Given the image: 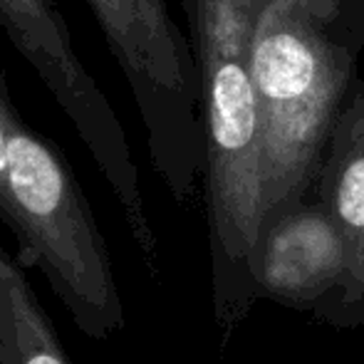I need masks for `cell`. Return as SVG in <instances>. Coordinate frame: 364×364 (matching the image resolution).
Returning <instances> with one entry per match:
<instances>
[{
    "instance_id": "cell-8",
    "label": "cell",
    "mask_w": 364,
    "mask_h": 364,
    "mask_svg": "<svg viewBox=\"0 0 364 364\" xmlns=\"http://www.w3.org/2000/svg\"><path fill=\"white\" fill-rule=\"evenodd\" d=\"M0 364H73L25 265L0 245Z\"/></svg>"
},
{
    "instance_id": "cell-7",
    "label": "cell",
    "mask_w": 364,
    "mask_h": 364,
    "mask_svg": "<svg viewBox=\"0 0 364 364\" xmlns=\"http://www.w3.org/2000/svg\"><path fill=\"white\" fill-rule=\"evenodd\" d=\"M315 191L347 250V290L337 327H355L364 322V77L335 122Z\"/></svg>"
},
{
    "instance_id": "cell-1",
    "label": "cell",
    "mask_w": 364,
    "mask_h": 364,
    "mask_svg": "<svg viewBox=\"0 0 364 364\" xmlns=\"http://www.w3.org/2000/svg\"><path fill=\"white\" fill-rule=\"evenodd\" d=\"M178 5L201 90L213 307L218 327L228 332L258 297L255 253L265 228V186L253 45L265 0H178Z\"/></svg>"
},
{
    "instance_id": "cell-5",
    "label": "cell",
    "mask_w": 364,
    "mask_h": 364,
    "mask_svg": "<svg viewBox=\"0 0 364 364\" xmlns=\"http://www.w3.org/2000/svg\"><path fill=\"white\" fill-rule=\"evenodd\" d=\"M0 28L35 70L75 134L109 183L146 268L159 270L156 238L146 216L139 171L127 132L100 82L77 55L60 0H0Z\"/></svg>"
},
{
    "instance_id": "cell-3",
    "label": "cell",
    "mask_w": 364,
    "mask_h": 364,
    "mask_svg": "<svg viewBox=\"0 0 364 364\" xmlns=\"http://www.w3.org/2000/svg\"><path fill=\"white\" fill-rule=\"evenodd\" d=\"M8 181L23 265L45 275L85 337L119 332L124 305L95 211L63 151L23 117L10 132Z\"/></svg>"
},
{
    "instance_id": "cell-11",
    "label": "cell",
    "mask_w": 364,
    "mask_h": 364,
    "mask_svg": "<svg viewBox=\"0 0 364 364\" xmlns=\"http://www.w3.org/2000/svg\"><path fill=\"white\" fill-rule=\"evenodd\" d=\"M270 0H265V5H268ZM302 5H305L310 13H315L317 18L327 20L330 25H335L337 28V15H340V3L342 0H300Z\"/></svg>"
},
{
    "instance_id": "cell-10",
    "label": "cell",
    "mask_w": 364,
    "mask_h": 364,
    "mask_svg": "<svg viewBox=\"0 0 364 364\" xmlns=\"http://www.w3.org/2000/svg\"><path fill=\"white\" fill-rule=\"evenodd\" d=\"M337 30L355 45L364 50V0H342L337 15Z\"/></svg>"
},
{
    "instance_id": "cell-2",
    "label": "cell",
    "mask_w": 364,
    "mask_h": 364,
    "mask_svg": "<svg viewBox=\"0 0 364 364\" xmlns=\"http://www.w3.org/2000/svg\"><path fill=\"white\" fill-rule=\"evenodd\" d=\"M360 50L300 0H270L253 45L265 223L315 191Z\"/></svg>"
},
{
    "instance_id": "cell-6",
    "label": "cell",
    "mask_w": 364,
    "mask_h": 364,
    "mask_svg": "<svg viewBox=\"0 0 364 364\" xmlns=\"http://www.w3.org/2000/svg\"><path fill=\"white\" fill-rule=\"evenodd\" d=\"M255 285L258 295L340 325L347 250L335 220L317 198L265 223L255 253Z\"/></svg>"
},
{
    "instance_id": "cell-9",
    "label": "cell",
    "mask_w": 364,
    "mask_h": 364,
    "mask_svg": "<svg viewBox=\"0 0 364 364\" xmlns=\"http://www.w3.org/2000/svg\"><path fill=\"white\" fill-rule=\"evenodd\" d=\"M18 107L13 105V97L8 90L3 65H0V220L13 230V201H10V181H8V146L10 132L18 122Z\"/></svg>"
},
{
    "instance_id": "cell-4",
    "label": "cell",
    "mask_w": 364,
    "mask_h": 364,
    "mask_svg": "<svg viewBox=\"0 0 364 364\" xmlns=\"http://www.w3.org/2000/svg\"><path fill=\"white\" fill-rule=\"evenodd\" d=\"M119 65L146 134L154 171L178 203L203 181L201 90L188 35L166 0H87Z\"/></svg>"
}]
</instances>
